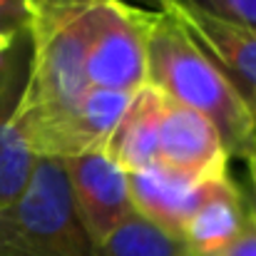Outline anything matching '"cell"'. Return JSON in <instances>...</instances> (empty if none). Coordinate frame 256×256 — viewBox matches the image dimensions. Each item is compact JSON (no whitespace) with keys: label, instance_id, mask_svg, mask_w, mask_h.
Here are the masks:
<instances>
[{"label":"cell","instance_id":"cell-1","mask_svg":"<svg viewBox=\"0 0 256 256\" xmlns=\"http://www.w3.org/2000/svg\"><path fill=\"white\" fill-rule=\"evenodd\" d=\"M107 0H22L30 65L15 124L30 152L42 160L60 124L90 90L87 45Z\"/></svg>","mask_w":256,"mask_h":256},{"label":"cell","instance_id":"cell-2","mask_svg":"<svg viewBox=\"0 0 256 256\" xmlns=\"http://www.w3.org/2000/svg\"><path fill=\"white\" fill-rule=\"evenodd\" d=\"M147 85L209 120L222 134L229 157L244 160L256 137L254 112L162 10H154L147 35Z\"/></svg>","mask_w":256,"mask_h":256},{"label":"cell","instance_id":"cell-3","mask_svg":"<svg viewBox=\"0 0 256 256\" xmlns=\"http://www.w3.org/2000/svg\"><path fill=\"white\" fill-rule=\"evenodd\" d=\"M0 256H97L62 160H38L22 194L0 206Z\"/></svg>","mask_w":256,"mask_h":256},{"label":"cell","instance_id":"cell-4","mask_svg":"<svg viewBox=\"0 0 256 256\" xmlns=\"http://www.w3.org/2000/svg\"><path fill=\"white\" fill-rule=\"evenodd\" d=\"M154 10L124 0L102 2L85 55L87 85L137 94L147 87V35Z\"/></svg>","mask_w":256,"mask_h":256},{"label":"cell","instance_id":"cell-5","mask_svg":"<svg viewBox=\"0 0 256 256\" xmlns=\"http://www.w3.org/2000/svg\"><path fill=\"white\" fill-rule=\"evenodd\" d=\"M62 164L68 172L78 216L92 244L100 246L130 216H134L127 172L114 160H110L104 150L62 160Z\"/></svg>","mask_w":256,"mask_h":256},{"label":"cell","instance_id":"cell-6","mask_svg":"<svg viewBox=\"0 0 256 256\" xmlns=\"http://www.w3.org/2000/svg\"><path fill=\"white\" fill-rule=\"evenodd\" d=\"M229 152L216 127L202 114L164 97L157 167L189 182L229 176Z\"/></svg>","mask_w":256,"mask_h":256},{"label":"cell","instance_id":"cell-7","mask_svg":"<svg viewBox=\"0 0 256 256\" xmlns=\"http://www.w3.org/2000/svg\"><path fill=\"white\" fill-rule=\"evenodd\" d=\"M172 22L184 32V38L209 58V62L232 82L244 97L256 117V32L246 28L226 25L189 8L160 2Z\"/></svg>","mask_w":256,"mask_h":256},{"label":"cell","instance_id":"cell-8","mask_svg":"<svg viewBox=\"0 0 256 256\" xmlns=\"http://www.w3.org/2000/svg\"><path fill=\"white\" fill-rule=\"evenodd\" d=\"M130 196L134 214L167 232L174 239H182L186 222L222 189L232 184V176L212 179V182H189L176 174L160 170L127 174Z\"/></svg>","mask_w":256,"mask_h":256},{"label":"cell","instance_id":"cell-9","mask_svg":"<svg viewBox=\"0 0 256 256\" xmlns=\"http://www.w3.org/2000/svg\"><path fill=\"white\" fill-rule=\"evenodd\" d=\"M30 40L28 35L0 62V206L15 202L28 186L38 157L18 132L15 112L28 82Z\"/></svg>","mask_w":256,"mask_h":256},{"label":"cell","instance_id":"cell-10","mask_svg":"<svg viewBox=\"0 0 256 256\" xmlns=\"http://www.w3.org/2000/svg\"><path fill=\"white\" fill-rule=\"evenodd\" d=\"M162 107H164V94L152 85L142 87L132 97L120 124L114 127L104 152L127 174L157 167Z\"/></svg>","mask_w":256,"mask_h":256},{"label":"cell","instance_id":"cell-11","mask_svg":"<svg viewBox=\"0 0 256 256\" xmlns=\"http://www.w3.org/2000/svg\"><path fill=\"white\" fill-rule=\"evenodd\" d=\"M249 222V204L232 182L186 222L179 242L186 256H224L246 232Z\"/></svg>","mask_w":256,"mask_h":256},{"label":"cell","instance_id":"cell-12","mask_svg":"<svg viewBox=\"0 0 256 256\" xmlns=\"http://www.w3.org/2000/svg\"><path fill=\"white\" fill-rule=\"evenodd\" d=\"M97 256H186V252L179 239L134 214L97 246Z\"/></svg>","mask_w":256,"mask_h":256},{"label":"cell","instance_id":"cell-13","mask_svg":"<svg viewBox=\"0 0 256 256\" xmlns=\"http://www.w3.org/2000/svg\"><path fill=\"white\" fill-rule=\"evenodd\" d=\"M160 2H174L182 8H189L194 12H202L206 18H214L226 25L246 28L256 32V0H154Z\"/></svg>","mask_w":256,"mask_h":256},{"label":"cell","instance_id":"cell-14","mask_svg":"<svg viewBox=\"0 0 256 256\" xmlns=\"http://www.w3.org/2000/svg\"><path fill=\"white\" fill-rule=\"evenodd\" d=\"M28 35V25H25V10H22V0L12 2L10 8L0 10V62L5 60V55Z\"/></svg>","mask_w":256,"mask_h":256},{"label":"cell","instance_id":"cell-15","mask_svg":"<svg viewBox=\"0 0 256 256\" xmlns=\"http://www.w3.org/2000/svg\"><path fill=\"white\" fill-rule=\"evenodd\" d=\"M224 256H256V222H254V216H252L246 232L239 236V242H236Z\"/></svg>","mask_w":256,"mask_h":256},{"label":"cell","instance_id":"cell-16","mask_svg":"<svg viewBox=\"0 0 256 256\" xmlns=\"http://www.w3.org/2000/svg\"><path fill=\"white\" fill-rule=\"evenodd\" d=\"M244 162H246V170H249V182H252V204H249V212L256 222V137L254 142L249 144L246 154H244Z\"/></svg>","mask_w":256,"mask_h":256},{"label":"cell","instance_id":"cell-17","mask_svg":"<svg viewBox=\"0 0 256 256\" xmlns=\"http://www.w3.org/2000/svg\"><path fill=\"white\" fill-rule=\"evenodd\" d=\"M12 2H18V0H0V10H5V8H10Z\"/></svg>","mask_w":256,"mask_h":256}]
</instances>
